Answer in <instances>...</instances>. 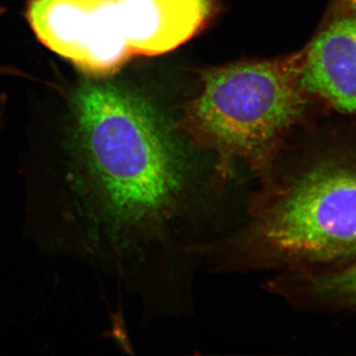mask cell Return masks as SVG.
I'll return each instance as SVG.
<instances>
[{"mask_svg": "<svg viewBox=\"0 0 356 356\" xmlns=\"http://www.w3.org/2000/svg\"><path fill=\"white\" fill-rule=\"evenodd\" d=\"M337 115L323 146L250 229L269 259L332 267L356 257V116Z\"/></svg>", "mask_w": 356, "mask_h": 356, "instance_id": "2", "label": "cell"}, {"mask_svg": "<svg viewBox=\"0 0 356 356\" xmlns=\"http://www.w3.org/2000/svg\"><path fill=\"white\" fill-rule=\"evenodd\" d=\"M301 62L300 50L203 70L202 88L184 108L185 128L224 158L264 165L318 105L302 88Z\"/></svg>", "mask_w": 356, "mask_h": 356, "instance_id": "3", "label": "cell"}, {"mask_svg": "<svg viewBox=\"0 0 356 356\" xmlns=\"http://www.w3.org/2000/svg\"><path fill=\"white\" fill-rule=\"evenodd\" d=\"M4 8L0 7V16L4 13ZM20 74V76H23L22 72H18L17 70L13 69H9V67H0V74Z\"/></svg>", "mask_w": 356, "mask_h": 356, "instance_id": "6", "label": "cell"}, {"mask_svg": "<svg viewBox=\"0 0 356 356\" xmlns=\"http://www.w3.org/2000/svg\"><path fill=\"white\" fill-rule=\"evenodd\" d=\"M64 159L24 175L27 224L50 252L100 264L172 214L186 166L158 115L119 84L83 79L72 95Z\"/></svg>", "mask_w": 356, "mask_h": 356, "instance_id": "1", "label": "cell"}, {"mask_svg": "<svg viewBox=\"0 0 356 356\" xmlns=\"http://www.w3.org/2000/svg\"><path fill=\"white\" fill-rule=\"evenodd\" d=\"M302 291L334 310L356 312V257L324 271L300 276Z\"/></svg>", "mask_w": 356, "mask_h": 356, "instance_id": "5", "label": "cell"}, {"mask_svg": "<svg viewBox=\"0 0 356 356\" xmlns=\"http://www.w3.org/2000/svg\"><path fill=\"white\" fill-rule=\"evenodd\" d=\"M301 53L306 92L325 112L356 116V10L331 0Z\"/></svg>", "mask_w": 356, "mask_h": 356, "instance_id": "4", "label": "cell"}, {"mask_svg": "<svg viewBox=\"0 0 356 356\" xmlns=\"http://www.w3.org/2000/svg\"><path fill=\"white\" fill-rule=\"evenodd\" d=\"M337 1L343 2V3L356 10V0H337Z\"/></svg>", "mask_w": 356, "mask_h": 356, "instance_id": "7", "label": "cell"}]
</instances>
